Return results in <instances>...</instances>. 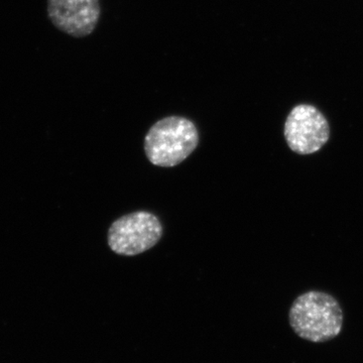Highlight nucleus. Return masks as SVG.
Listing matches in <instances>:
<instances>
[{
  "label": "nucleus",
  "mask_w": 363,
  "mask_h": 363,
  "mask_svg": "<svg viewBox=\"0 0 363 363\" xmlns=\"http://www.w3.org/2000/svg\"><path fill=\"white\" fill-rule=\"evenodd\" d=\"M199 133L195 123L183 116L160 119L145 138V152L152 164L162 168L178 166L197 147Z\"/></svg>",
  "instance_id": "nucleus-2"
},
{
  "label": "nucleus",
  "mask_w": 363,
  "mask_h": 363,
  "mask_svg": "<svg viewBox=\"0 0 363 363\" xmlns=\"http://www.w3.org/2000/svg\"><path fill=\"white\" fill-rule=\"evenodd\" d=\"M48 16L55 28L73 38L94 32L99 21V0H48Z\"/></svg>",
  "instance_id": "nucleus-5"
},
{
  "label": "nucleus",
  "mask_w": 363,
  "mask_h": 363,
  "mask_svg": "<svg viewBox=\"0 0 363 363\" xmlns=\"http://www.w3.org/2000/svg\"><path fill=\"white\" fill-rule=\"evenodd\" d=\"M284 135L291 150L307 156L319 152L328 143L330 126L316 107L300 104L294 107L286 117Z\"/></svg>",
  "instance_id": "nucleus-4"
},
{
  "label": "nucleus",
  "mask_w": 363,
  "mask_h": 363,
  "mask_svg": "<svg viewBox=\"0 0 363 363\" xmlns=\"http://www.w3.org/2000/svg\"><path fill=\"white\" fill-rule=\"evenodd\" d=\"M294 332L313 343L328 342L342 330V308L330 294L310 291L294 301L289 312Z\"/></svg>",
  "instance_id": "nucleus-1"
},
{
  "label": "nucleus",
  "mask_w": 363,
  "mask_h": 363,
  "mask_svg": "<svg viewBox=\"0 0 363 363\" xmlns=\"http://www.w3.org/2000/svg\"><path fill=\"white\" fill-rule=\"evenodd\" d=\"M162 235V223L156 215L138 211L114 221L109 228L107 240L112 252L133 257L154 247Z\"/></svg>",
  "instance_id": "nucleus-3"
}]
</instances>
